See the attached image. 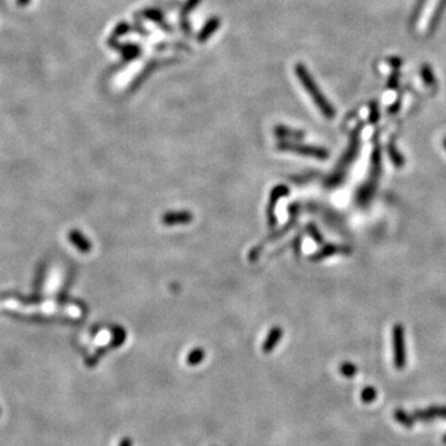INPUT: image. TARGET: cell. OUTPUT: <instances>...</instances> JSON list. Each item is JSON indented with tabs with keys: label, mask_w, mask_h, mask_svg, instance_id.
Here are the masks:
<instances>
[{
	"label": "cell",
	"mask_w": 446,
	"mask_h": 446,
	"mask_svg": "<svg viewBox=\"0 0 446 446\" xmlns=\"http://www.w3.org/2000/svg\"><path fill=\"white\" fill-rule=\"evenodd\" d=\"M296 73L299 75L300 80H302L303 84L305 86L306 91L310 93V96L313 97L314 102H315L316 104H318V107L320 108L321 113H323L325 117H327V118L334 117L335 115L334 107H332V105L327 102V99L325 98L324 94L319 91V88L316 87L315 82L313 81V78H311V76L309 75L308 71H306L303 66H296Z\"/></svg>",
	"instance_id": "obj_1"
},
{
	"label": "cell",
	"mask_w": 446,
	"mask_h": 446,
	"mask_svg": "<svg viewBox=\"0 0 446 446\" xmlns=\"http://www.w3.org/2000/svg\"><path fill=\"white\" fill-rule=\"evenodd\" d=\"M393 353H394V365L398 369H403L405 366V347H404V331L402 325H395L393 329Z\"/></svg>",
	"instance_id": "obj_2"
},
{
	"label": "cell",
	"mask_w": 446,
	"mask_h": 446,
	"mask_svg": "<svg viewBox=\"0 0 446 446\" xmlns=\"http://www.w3.org/2000/svg\"><path fill=\"white\" fill-rule=\"evenodd\" d=\"M280 147H286V150H291V152L299 153V154L304 155H310V157L319 158V159H325L326 157H329V153L325 149L321 147H313V146H306V145H296V144H281Z\"/></svg>",
	"instance_id": "obj_3"
},
{
	"label": "cell",
	"mask_w": 446,
	"mask_h": 446,
	"mask_svg": "<svg viewBox=\"0 0 446 446\" xmlns=\"http://www.w3.org/2000/svg\"><path fill=\"white\" fill-rule=\"evenodd\" d=\"M192 215L186 211H180V212H169L164 216L163 222L166 226H174V224H184L191 222Z\"/></svg>",
	"instance_id": "obj_4"
},
{
	"label": "cell",
	"mask_w": 446,
	"mask_h": 446,
	"mask_svg": "<svg viewBox=\"0 0 446 446\" xmlns=\"http://www.w3.org/2000/svg\"><path fill=\"white\" fill-rule=\"evenodd\" d=\"M416 419L420 420H430L434 418H442L446 419V408L444 406H431L426 410H418L414 413Z\"/></svg>",
	"instance_id": "obj_5"
},
{
	"label": "cell",
	"mask_w": 446,
	"mask_h": 446,
	"mask_svg": "<svg viewBox=\"0 0 446 446\" xmlns=\"http://www.w3.org/2000/svg\"><path fill=\"white\" fill-rule=\"evenodd\" d=\"M281 336H283V331H281L280 327H274L270 332H269L268 337L264 341L263 344V352L269 353L275 348V346L280 342Z\"/></svg>",
	"instance_id": "obj_6"
},
{
	"label": "cell",
	"mask_w": 446,
	"mask_h": 446,
	"mask_svg": "<svg viewBox=\"0 0 446 446\" xmlns=\"http://www.w3.org/2000/svg\"><path fill=\"white\" fill-rule=\"evenodd\" d=\"M205 358V351L202 348H195L194 351L189 353L186 358V362L189 363L190 366H196L199 363H201Z\"/></svg>",
	"instance_id": "obj_7"
},
{
	"label": "cell",
	"mask_w": 446,
	"mask_h": 446,
	"mask_svg": "<svg viewBox=\"0 0 446 446\" xmlns=\"http://www.w3.org/2000/svg\"><path fill=\"white\" fill-rule=\"evenodd\" d=\"M445 8H446V0H440L439 4H437V7H436V9H435L434 15H432V18H431V23H430V30H432V29L435 28V25L439 23V20H440V18H441L442 13H444Z\"/></svg>",
	"instance_id": "obj_8"
},
{
	"label": "cell",
	"mask_w": 446,
	"mask_h": 446,
	"mask_svg": "<svg viewBox=\"0 0 446 446\" xmlns=\"http://www.w3.org/2000/svg\"><path fill=\"white\" fill-rule=\"evenodd\" d=\"M361 397H362V400L365 403L373 402V400L376 399V397H377V390L374 389L373 387H367L366 389H363V392H362V394H361Z\"/></svg>",
	"instance_id": "obj_9"
},
{
	"label": "cell",
	"mask_w": 446,
	"mask_h": 446,
	"mask_svg": "<svg viewBox=\"0 0 446 446\" xmlns=\"http://www.w3.org/2000/svg\"><path fill=\"white\" fill-rule=\"evenodd\" d=\"M341 373L344 374L345 377H348V378H351V377H353L356 374V372H357V368H356V366L355 365H352V363H350V362H345V363H342L341 365Z\"/></svg>",
	"instance_id": "obj_10"
},
{
	"label": "cell",
	"mask_w": 446,
	"mask_h": 446,
	"mask_svg": "<svg viewBox=\"0 0 446 446\" xmlns=\"http://www.w3.org/2000/svg\"><path fill=\"white\" fill-rule=\"evenodd\" d=\"M395 419H397L398 421H400V423H402L403 425H405V426H408V427H410L411 425H413V419H411L410 416L406 415V414L403 410H397V411H395Z\"/></svg>",
	"instance_id": "obj_11"
},
{
	"label": "cell",
	"mask_w": 446,
	"mask_h": 446,
	"mask_svg": "<svg viewBox=\"0 0 446 446\" xmlns=\"http://www.w3.org/2000/svg\"><path fill=\"white\" fill-rule=\"evenodd\" d=\"M421 75H423V78H424V81H425L426 84H434V82H435L434 75H432L431 70H430L427 66L426 67H423V70H421Z\"/></svg>",
	"instance_id": "obj_12"
},
{
	"label": "cell",
	"mask_w": 446,
	"mask_h": 446,
	"mask_svg": "<svg viewBox=\"0 0 446 446\" xmlns=\"http://www.w3.org/2000/svg\"><path fill=\"white\" fill-rule=\"evenodd\" d=\"M131 445H133V442H131V440L129 439V437H124L119 444V446H131Z\"/></svg>",
	"instance_id": "obj_13"
},
{
	"label": "cell",
	"mask_w": 446,
	"mask_h": 446,
	"mask_svg": "<svg viewBox=\"0 0 446 446\" xmlns=\"http://www.w3.org/2000/svg\"><path fill=\"white\" fill-rule=\"evenodd\" d=\"M18 2H19L20 5H25V4H28L29 0H18Z\"/></svg>",
	"instance_id": "obj_14"
},
{
	"label": "cell",
	"mask_w": 446,
	"mask_h": 446,
	"mask_svg": "<svg viewBox=\"0 0 446 446\" xmlns=\"http://www.w3.org/2000/svg\"><path fill=\"white\" fill-rule=\"evenodd\" d=\"M444 146H445V149H446V138L444 139Z\"/></svg>",
	"instance_id": "obj_15"
},
{
	"label": "cell",
	"mask_w": 446,
	"mask_h": 446,
	"mask_svg": "<svg viewBox=\"0 0 446 446\" xmlns=\"http://www.w3.org/2000/svg\"><path fill=\"white\" fill-rule=\"evenodd\" d=\"M444 442H446V435H445V437H444Z\"/></svg>",
	"instance_id": "obj_16"
}]
</instances>
